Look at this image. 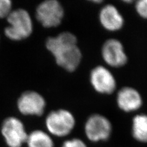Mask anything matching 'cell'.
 <instances>
[{
	"label": "cell",
	"mask_w": 147,
	"mask_h": 147,
	"mask_svg": "<svg viewBox=\"0 0 147 147\" xmlns=\"http://www.w3.org/2000/svg\"><path fill=\"white\" fill-rule=\"evenodd\" d=\"M46 47L55 58L58 65L72 72L79 66L82 53L77 45V39L73 34L64 32L46 41Z\"/></svg>",
	"instance_id": "cell-1"
},
{
	"label": "cell",
	"mask_w": 147,
	"mask_h": 147,
	"mask_svg": "<svg viewBox=\"0 0 147 147\" xmlns=\"http://www.w3.org/2000/svg\"><path fill=\"white\" fill-rule=\"evenodd\" d=\"M9 26L4 29V34L9 39L19 41L28 38L33 30V22L29 13L25 9L12 11L7 17Z\"/></svg>",
	"instance_id": "cell-2"
},
{
	"label": "cell",
	"mask_w": 147,
	"mask_h": 147,
	"mask_svg": "<svg viewBox=\"0 0 147 147\" xmlns=\"http://www.w3.org/2000/svg\"><path fill=\"white\" fill-rule=\"evenodd\" d=\"M76 121L68 110L60 109L50 112L46 118L45 125L50 134L59 137L69 134L74 128Z\"/></svg>",
	"instance_id": "cell-3"
},
{
	"label": "cell",
	"mask_w": 147,
	"mask_h": 147,
	"mask_svg": "<svg viewBox=\"0 0 147 147\" xmlns=\"http://www.w3.org/2000/svg\"><path fill=\"white\" fill-rule=\"evenodd\" d=\"M1 132L8 147H22L26 143L28 136L23 123L12 117L4 119Z\"/></svg>",
	"instance_id": "cell-4"
},
{
	"label": "cell",
	"mask_w": 147,
	"mask_h": 147,
	"mask_svg": "<svg viewBox=\"0 0 147 147\" xmlns=\"http://www.w3.org/2000/svg\"><path fill=\"white\" fill-rule=\"evenodd\" d=\"M64 16L61 4L56 0H47L39 4L36 11V17L43 26L56 27L60 25Z\"/></svg>",
	"instance_id": "cell-5"
},
{
	"label": "cell",
	"mask_w": 147,
	"mask_h": 147,
	"mask_svg": "<svg viewBox=\"0 0 147 147\" xmlns=\"http://www.w3.org/2000/svg\"><path fill=\"white\" fill-rule=\"evenodd\" d=\"M85 132L87 138L92 142L104 141L111 134L112 125L107 118L95 114L87 119Z\"/></svg>",
	"instance_id": "cell-6"
},
{
	"label": "cell",
	"mask_w": 147,
	"mask_h": 147,
	"mask_svg": "<svg viewBox=\"0 0 147 147\" xmlns=\"http://www.w3.org/2000/svg\"><path fill=\"white\" fill-rule=\"evenodd\" d=\"M45 105L44 98L34 91L24 92L17 100V108L24 115H42Z\"/></svg>",
	"instance_id": "cell-7"
},
{
	"label": "cell",
	"mask_w": 147,
	"mask_h": 147,
	"mask_svg": "<svg viewBox=\"0 0 147 147\" xmlns=\"http://www.w3.org/2000/svg\"><path fill=\"white\" fill-rule=\"evenodd\" d=\"M92 86L98 93L110 94L116 88V81L112 74L104 66H98L92 70L90 74Z\"/></svg>",
	"instance_id": "cell-8"
},
{
	"label": "cell",
	"mask_w": 147,
	"mask_h": 147,
	"mask_svg": "<svg viewBox=\"0 0 147 147\" xmlns=\"http://www.w3.org/2000/svg\"><path fill=\"white\" fill-rule=\"evenodd\" d=\"M102 55L105 62L112 67H121L127 60L122 44L115 39L107 40L104 43Z\"/></svg>",
	"instance_id": "cell-9"
},
{
	"label": "cell",
	"mask_w": 147,
	"mask_h": 147,
	"mask_svg": "<svg viewBox=\"0 0 147 147\" xmlns=\"http://www.w3.org/2000/svg\"><path fill=\"white\" fill-rule=\"evenodd\" d=\"M118 107L123 111L129 112L139 109L142 104L140 94L136 90L125 87L118 92L117 95Z\"/></svg>",
	"instance_id": "cell-10"
},
{
	"label": "cell",
	"mask_w": 147,
	"mask_h": 147,
	"mask_svg": "<svg viewBox=\"0 0 147 147\" xmlns=\"http://www.w3.org/2000/svg\"><path fill=\"white\" fill-rule=\"evenodd\" d=\"M99 20L105 29L111 31L119 30L124 24V19L121 13L115 7L110 4L101 9Z\"/></svg>",
	"instance_id": "cell-11"
},
{
	"label": "cell",
	"mask_w": 147,
	"mask_h": 147,
	"mask_svg": "<svg viewBox=\"0 0 147 147\" xmlns=\"http://www.w3.org/2000/svg\"><path fill=\"white\" fill-rule=\"evenodd\" d=\"M132 134L136 140L147 143V115H138L134 118Z\"/></svg>",
	"instance_id": "cell-12"
},
{
	"label": "cell",
	"mask_w": 147,
	"mask_h": 147,
	"mask_svg": "<svg viewBox=\"0 0 147 147\" xmlns=\"http://www.w3.org/2000/svg\"><path fill=\"white\" fill-rule=\"evenodd\" d=\"M28 147H54V142L47 133L36 130L28 134L26 142Z\"/></svg>",
	"instance_id": "cell-13"
},
{
	"label": "cell",
	"mask_w": 147,
	"mask_h": 147,
	"mask_svg": "<svg viewBox=\"0 0 147 147\" xmlns=\"http://www.w3.org/2000/svg\"><path fill=\"white\" fill-rule=\"evenodd\" d=\"M11 11L12 2L9 0H0V18H7Z\"/></svg>",
	"instance_id": "cell-14"
},
{
	"label": "cell",
	"mask_w": 147,
	"mask_h": 147,
	"mask_svg": "<svg viewBox=\"0 0 147 147\" xmlns=\"http://www.w3.org/2000/svg\"><path fill=\"white\" fill-rule=\"evenodd\" d=\"M136 8L139 15L147 19V0H140L136 3Z\"/></svg>",
	"instance_id": "cell-15"
},
{
	"label": "cell",
	"mask_w": 147,
	"mask_h": 147,
	"mask_svg": "<svg viewBox=\"0 0 147 147\" xmlns=\"http://www.w3.org/2000/svg\"><path fill=\"white\" fill-rule=\"evenodd\" d=\"M61 147H87L86 144L79 139H72L65 141Z\"/></svg>",
	"instance_id": "cell-16"
}]
</instances>
